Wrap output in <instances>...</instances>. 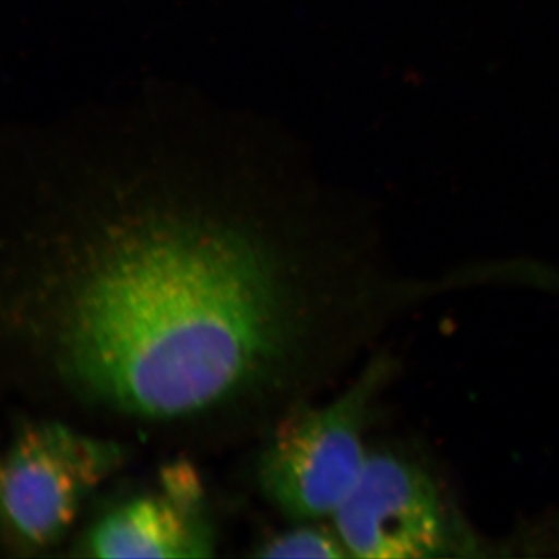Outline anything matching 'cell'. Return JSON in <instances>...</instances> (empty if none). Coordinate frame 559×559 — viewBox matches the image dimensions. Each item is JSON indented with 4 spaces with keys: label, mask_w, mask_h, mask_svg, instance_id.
I'll list each match as a JSON object with an SVG mask.
<instances>
[{
    "label": "cell",
    "mask_w": 559,
    "mask_h": 559,
    "mask_svg": "<svg viewBox=\"0 0 559 559\" xmlns=\"http://www.w3.org/2000/svg\"><path fill=\"white\" fill-rule=\"evenodd\" d=\"M261 558H320L336 559L349 557L344 543L334 527L316 521L299 522L296 527L271 536L257 550Z\"/></svg>",
    "instance_id": "6"
},
{
    "label": "cell",
    "mask_w": 559,
    "mask_h": 559,
    "mask_svg": "<svg viewBox=\"0 0 559 559\" xmlns=\"http://www.w3.org/2000/svg\"><path fill=\"white\" fill-rule=\"evenodd\" d=\"M331 518L353 558L463 557L474 549L473 535L432 474L399 452H369L358 481Z\"/></svg>",
    "instance_id": "4"
},
{
    "label": "cell",
    "mask_w": 559,
    "mask_h": 559,
    "mask_svg": "<svg viewBox=\"0 0 559 559\" xmlns=\"http://www.w3.org/2000/svg\"><path fill=\"white\" fill-rule=\"evenodd\" d=\"M124 462V447L64 419H25L0 468L2 522L14 546L43 550L75 521L84 499Z\"/></svg>",
    "instance_id": "3"
},
{
    "label": "cell",
    "mask_w": 559,
    "mask_h": 559,
    "mask_svg": "<svg viewBox=\"0 0 559 559\" xmlns=\"http://www.w3.org/2000/svg\"><path fill=\"white\" fill-rule=\"evenodd\" d=\"M95 558H207L213 535L200 474L189 462L168 463L159 487L102 514L83 539Z\"/></svg>",
    "instance_id": "5"
},
{
    "label": "cell",
    "mask_w": 559,
    "mask_h": 559,
    "mask_svg": "<svg viewBox=\"0 0 559 559\" xmlns=\"http://www.w3.org/2000/svg\"><path fill=\"white\" fill-rule=\"evenodd\" d=\"M396 360L378 355L336 399L286 412L264 436L261 491L290 521L331 518L358 481L369 452L364 436Z\"/></svg>",
    "instance_id": "2"
},
{
    "label": "cell",
    "mask_w": 559,
    "mask_h": 559,
    "mask_svg": "<svg viewBox=\"0 0 559 559\" xmlns=\"http://www.w3.org/2000/svg\"><path fill=\"white\" fill-rule=\"evenodd\" d=\"M150 95L10 146L3 377L57 418L266 436L369 336V271L286 140Z\"/></svg>",
    "instance_id": "1"
}]
</instances>
